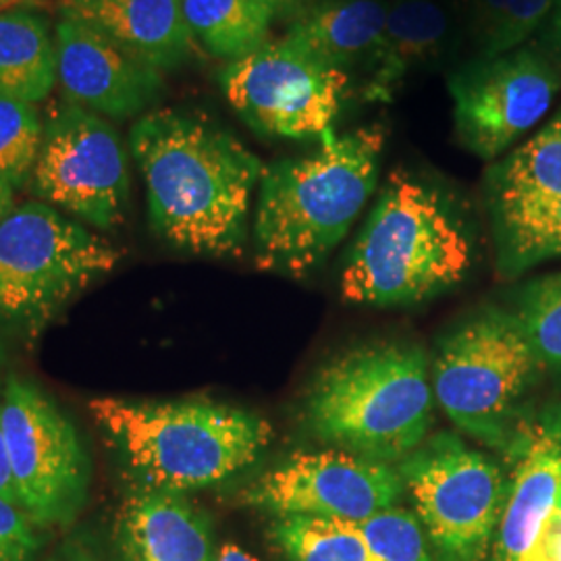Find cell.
I'll use <instances>...</instances> for the list:
<instances>
[{
  "label": "cell",
  "instance_id": "obj_1",
  "mask_svg": "<svg viewBox=\"0 0 561 561\" xmlns=\"http://www.w3.org/2000/svg\"><path fill=\"white\" fill-rule=\"evenodd\" d=\"M129 148L146 185L150 225L194 256H238L264 164L219 121L159 108L134 123Z\"/></svg>",
  "mask_w": 561,
  "mask_h": 561
},
{
  "label": "cell",
  "instance_id": "obj_2",
  "mask_svg": "<svg viewBox=\"0 0 561 561\" xmlns=\"http://www.w3.org/2000/svg\"><path fill=\"white\" fill-rule=\"evenodd\" d=\"M382 148L381 127H362L264 167L252 227L259 268L294 279L317 271L375 194Z\"/></svg>",
  "mask_w": 561,
  "mask_h": 561
},
{
  "label": "cell",
  "instance_id": "obj_3",
  "mask_svg": "<svg viewBox=\"0 0 561 561\" xmlns=\"http://www.w3.org/2000/svg\"><path fill=\"white\" fill-rule=\"evenodd\" d=\"M90 416L131 489L192 491L233 481L261 460L273 426L254 412L213 400L94 398Z\"/></svg>",
  "mask_w": 561,
  "mask_h": 561
},
{
  "label": "cell",
  "instance_id": "obj_4",
  "mask_svg": "<svg viewBox=\"0 0 561 561\" xmlns=\"http://www.w3.org/2000/svg\"><path fill=\"white\" fill-rule=\"evenodd\" d=\"M470 266L472 236L454 198L398 171L347 254L341 294L381 308L419 304L456 287Z\"/></svg>",
  "mask_w": 561,
  "mask_h": 561
},
{
  "label": "cell",
  "instance_id": "obj_5",
  "mask_svg": "<svg viewBox=\"0 0 561 561\" xmlns=\"http://www.w3.org/2000/svg\"><path fill=\"white\" fill-rule=\"evenodd\" d=\"M433 401L424 350L382 341L329 362L304 396L301 421L319 442L398 466L426 442Z\"/></svg>",
  "mask_w": 561,
  "mask_h": 561
},
{
  "label": "cell",
  "instance_id": "obj_6",
  "mask_svg": "<svg viewBox=\"0 0 561 561\" xmlns=\"http://www.w3.org/2000/svg\"><path fill=\"white\" fill-rule=\"evenodd\" d=\"M117 262V248L59 208L15 206L0 221V324L36 335Z\"/></svg>",
  "mask_w": 561,
  "mask_h": 561
},
{
  "label": "cell",
  "instance_id": "obj_7",
  "mask_svg": "<svg viewBox=\"0 0 561 561\" xmlns=\"http://www.w3.org/2000/svg\"><path fill=\"white\" fill-rule=\"evenodd\" d=\"M539 370L516 314L486 308L443 343L431 373L433 396L460 433L505 454Z\"/></svg>",
  "mask_w": 561,
  "mask_h": 561
},
{
  "label": "cell",
  "instance_id": "obj_8",
  "mask_svg": "<svg viewBox=\"0 0 561 561\" xmlns=\"http://www.w3.org/2000/svg\"><path fill=\"white\" fill-rule=\"evenodd\" d=\"M414 516L437 561H489L507 470L458 433L426 437L398 463Z\"/></svg>",
  "mask_w": 561,
  "mask_h": 561
},
{
  "label": "cell",
  "instance_id": "obj_9",
  "mask_svg": "<svg viewBox=\"0 0 561 561\" xmlns=\"http://www.w3.org/2000/svg\"><path fill=\"white\" fill-rule=\"evenodd\" d=\"M2 433L23 512L42 530L69 528L90 489V460L73 422L36 382L9 375L2 391Z\"/></svg>",
  "mask_w": 561,
  "mask_h": 561
},
{
  "label": "cell",
  "instance_id": "obj_10",
  "mask_svg": "<svg viewBox=\"0 0 561 561\" xmlns=\"http://www.w3.org/2000/svg\"><path fill=\"white\" fill-rule=\"evenodd\" d=\"M222 94L250 129L264 138L324 140L333 134L350 78L287 41H268L227 62Z\"/></svg>",
  "mask_w": 561,
  "mask_h": 561
},
{
  "label": "cell",
  "instance_id": "obj_11",
  "mask_svg": "<svg viewBox=\"0 0 561 561\" xmlns=\"http://www.w3.org/2000/svg\"><path fill=\"white\" fill-rule=\"evenodd\" d=\"M32 194L73 219L108 231L129 201V159L111 121L73 102H60L44 121Z\"/></svg>",
  "mask_w": 561,
  "mask_h": 561
},
{
  "label": "cell",
  "instance_id": "obj_12",
  "mask_svg": "<svg viewBox=\"0 0 561 561\" xmlns=\"http://www.w3.org/2000/svg\"><path fill=\"white\" fill-rule=\"evenodd\" d=\"M398 466L347 451L294 454L240 493L241 505L275 518L360 524L405 497Z\"/></svg>",
  "mask_w": 561,
  "mask_h": 561
},
{
  "label": "cell",
  "instance_id": "obj_13",
  "mask_svg": "<svg viewBox=\"0 0 561 561\" xmlns=\"http://www.w3.org/2000/svg\"><path fill=\"white\" fill-rule=\"evenodd\" d=\"M461 146L497 159L549 113L561 88L558 65L533 48L466 62L447 81Z\"/></svg>",
  "mask_w": 561,
  "mask_h": 561
},
{
  "label": "cell",
  "instance_id": "obj_14",
  "mask_svg": "<svg viewBox=\"0 0 561 561\" xmlns=\"http://www.w3.org/2000/svg\"><path fill=\"white\" fill-rule=\"evenodd\" d=\"M57 83L67 102L106 119L144 115L161 96L162 71L88 21L60 15L55 27Z\"/></svg>",
  "mask_w": 561,
  "mask_h": 561
},
{
  "label": "cell",
  "instance_id": "obj_15",
  "mask_svg": "<svg viewBox=\"0 0 561 561\" xmlns=\"http://www.w3.org/2000/svg\"><path fill=\"white\" fill-rule=\"evenodd\" d=\"M507 489L489 561H526L561 497V403L524 416L505 449Z\"/></svg>",
  "mask_w": 561,
  "mask_h": 561
},
{
  "label": "cell",
  "instance_id": "obj_16",
  "mask_svg": "<svg viewBox=\"0 0 561 561\" xmlns=\"http://www.w3.org/2000/svg\"><path fill=\"white\" fill-rule=\"evenodd\" d=\"M117 561H217L210 518L187 495L131 489L115 518Z\"/></svg>",
  "mask_w": 561,
  "mask_h": 561
},
{
  "label": "cell",
  "instance_id": "obj_17",
  "mask_svg": "<svg viewBox=\"0 0 561 561\" xmlns=\"http://www.w3.org/2000/svg\"><path fill=\"white\" fill-rule=\"evenodd\" d=\"M59 13L88 21L162 73L190 59L196 42L181 0H59Z\"/></svg>",
  "mask_w": 561,
  "mask_h": 561
},
{
  "label": "cell",
  "instance_id": "obj_18",
  "mask_svg": "<svg viewBox=\"0 0 561 561\" xmlns=\"http://www.w3.org/2000/svg\"><path fill=\"white\" fill-rule=\"evenodd\" d=\"M449 34L447 13L435 0H398L389 7L381 41L368 60L364 99L389 102L410 71L435 59Z\"/></svg>",
  "mask_w": 561,
  "mask_h": 561
},
{
  "label": "cell",
  "instance_id": "obj_19",
  "mask_svg": "<svg viewBox=\"0 0 561 561\" xmlns=\"http://www.w3.org/2000/svg\"><path fill=\"white\" fill-rule=\"evenodd\" d=\"M389 7L381 0H321L291 21L287 41L337 69L370 60Z\"/></svg>",
  "mask_w": 561,
  "mask_h": 561
},
{
  "label": "cell",
  "instance_id": "obj_20",
  "mask_svg": "<svg viewBox=\"0 0 561 561\" xmlns=\"http://www.w3.org/2000/svg\"><path fill=\"white\" fill-rule=\"evenodd\" d=\"M493 219L535 210L561 198V111L537 136L486 173Z\"/></svg>",
  "mask_w": 561,
  "mask_h": 561
},
{
  "label": "cell",
  "instance_id": "obj_21",
  "mask_svg": "<svg viewBox=\"0 0 561 561\" xmlns=\"http://www.w3.org/2000/svg\"><path fill=\"white\" fill-rule=\"evenodd\" d=\"M57 83V44L50 21L34 7L0 13V94L38 102Z\"/></svg>",
  "mask_w": 561,
  "mask_h": 561
},
{
  "label": "cell",
  "instance_id": "obj_22",
  "mask_svg": "<svg viewBox=\"0 0 561 561\" xmlns=\"http://www.w3.org/2000/svg\"><path fill=\"white\" fill-rule=\"evenodd\" d=\"M194 41L217 59L238 60L268 42V15L252 0H181Z\"/></svg>",
  "mask_w": 561,
  "mask_h": 561
},
{
  "label": "cell",
  "instance_id": "obj_23",
  "mask_svg": "<svg viewBox=\"0 0 561 561\" xmlns=\"http://www.w3.org/2000/svg\"><path fill=\"white\" fill-rule=\"evenodd\" d=\"M268 537L289 561H379L350 522L275 518Z\"/></svg>",
  "mask_w": 561,
  "mask_h": 561
},
{
  "label": "cell",
  "instance_id": "obj_24",
  "mask_svg": "<svg viewBox=\"0 0 561 561\" xmlns=\"http://www.w3.org/2000/svg\"><path fill=\"white\" fill-rule=\"evenodd\" d=\"M497 264L505 275L561 259V198L541 208L493 219Z\"/></svg>",
  "mask_w": 561,
  "mask_h": 561
},
{
  "label": "cell",
  "instance_id": "obj_25",
  "mask_svg": "<svg viewBox=\"0 0 561 561\" xmlns=\"http://www.w3.org/2000/svg\"><path fill=\"white\" fill-rule=\"evenodd\" d=\"M558 0H474L472 36L481 59L518 50L549 15Z\"/></svg>",
  "mask_w": 561,
  "mask_h": 561
},
{
  "label": "cell",
  "instance_id": "obj_26",
  "mask_svg": "<svg viewBox=\"0 0 561 561\" xmlns=\"http://www.w3.org/2000/svg\"><path fill=\"white\" fill-rule=\"evenodd\" d=\"M514 314L541 368L561 379V273L530 280L518 296Z\"/></svg>",
  "mask_w": 561,
  "mask_h": 561
},
{
  "label": "cell",
  "instance_id": "obj_27",
  "mask_svg": "<svg viewBox=\"0 0 561 561\" xmlns=\"http://www.w3.org/2000/svg\"><path fill=\"white\" fill-rule=\"evenodd\" d=\"M42 136L44 121L36 104L0 94V178L13 190L30 185Z\"/></svg>",
  "mask_w": 561,
  "mask_h": 561
},
{
  "label": "cell",
  "instance_id": "obj_28",
  "mask_svg": "<svg viewBox=\"0 0 561 561\" xmlns=\"http://www.w3.org/2000/svg\"><path fill=\"white\" fill-rule=\"evenodd\" d=\"M358 528L379 561H437L416 516L401 505L360 522Z\"/></svg>",
  "mask_w": 561,
  "mask_h": 561
},
{
  "label": "cell",
  "instance_id": "obj_29",
  "mask_svg": "<svg viewBox=\"0 0 561 561\" xmlns=\"http://www.w3.org/2000/svg\"><path fill=\"white\" fill-rule=\"evenodd\" d=\"M41 547V526L21 505L0 497V561H34Z\"/></svg>",
  "mask_w": 561,
  "mask_h": 561
},
{
  "label": "cell",
  "instance_id": "obj_30",
  "mask_svg": "<svg viewBox=\"0 0 561 561\" xmlns=\"http://www.w3.org/2000/svg\"><path fill=\"white\" fill-rule=\"evenodd\" d=\"M526 561H561V497Z\"/></svg>",
  "mask_w": 561,
  "mask_h": 561
},
{
  "label": "cell",
  "instance_id": "obj_31",
  "mask_svg": "<svg viewBox=\"0 0 561 561\" xmlns=\"http://www.w3.org/2000/svg\"><path fill=\"white\" fill-rule=\"evenodd\" d=\"M268 15V20H298L310 7L308 0H252Z\"/></svg>",
  "mask_w": 561,
  "mask_h": 561
},
{
  "label": "cell",
  "instance_id": "obj_32",
  "mask_svg": "<svg viewBox=\"0 0 561 561\" xmlns=\"http://www.w3.org/2000/svg\"><path fill=\"white\" fill-rule=\"evenodd\" d=\"M2 391L4 382H0V497L9 502L18 503V491L9 472V461H7V447H4V433H2Z\"/></svg>",
  "mask_w": 561,
  "mask_h": 561
},
{
  "label": "cell",
  "instance_id": "obj_33",
  "mask_svg": "<svg viewBox=\"0 0 561 561\" xmlns=\"http://www.w3.org/2000/svg\"><path fill=\"white\" fill-rule=\"evenodd\" d=\"M48 561H96L92 551L78 541L65 542Z\"/></svg>",
  "mask_w": 561,
  "mask_h": 561
},
{
  "label": "cell",
  "instance_id": "obj_34",
  "mask_svg": "<svg viewBox=\"0 0 561 561\" xmlns=\"http://www.w3.org/2000/svg\"><path fill=\"white\" fill-rule=\"evenodd\" d=\"M217 561H261L259 558H254L252 553H248L245 549H241L240 545L236 542H225L221 549H219V556Z\"/></svg>",
  "mask_w": 561,
  "mask_h": 561
},
{
  "label": "cell",
  "instance_id": "obj_35",
  "mask_svg": "<svg viewBox=\"0 0 561 561\" xmlns=\"http://www.w3.org/2000/svg\"><path fill=\"white\" fill-rule=\"evenodd\" d=\"M15 208V190L0 178V221Z\"/></svg>",
  "mask_w": 561,
  "mask_h": 561
},
{
  "label": "cell",
  "instance_id": "obj_36",
  "mask_svg": "<svg viewBox=\"0 0 561 561\" xmlns=\"http://www.w3.org/2000/svg\"><path fill=\"white\" fill-rule=\"evenodd\" d=\"M549 38H551V46L553 50L561 55V0H558L556 9H553V20H551V27H549Z\"/></svg>",
  "mask_w": 561,
  "mask_h": 561
},
{
  "label": "cell",
  "instance_id": "obj_37",
  "mask_svg": "<svg viewBox=\"0 0 561 561\" xmlns=\"http://www.w3.org/2000/svg\"><path fill=\"white\" fill-rule=\"evenodd\" d=\"M42 0H0V13L18 7H38Z\"/></svg>",
  "mask_w": 561,
  "mask_h": 561
}]
</instances>
